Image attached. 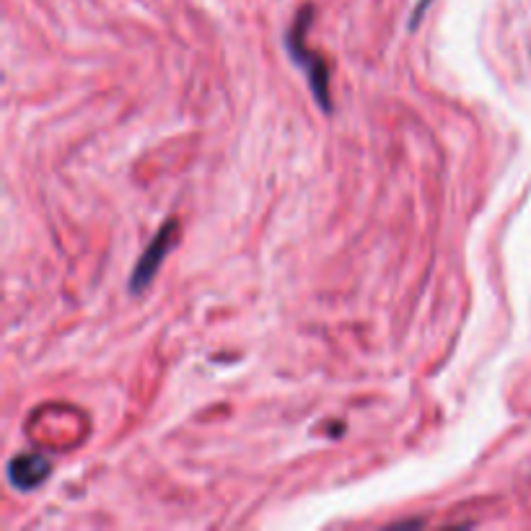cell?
Returning a JSON list of instances; mask_svg holds the SVG:
<instances>
[{"instance_id":"obj_2","label":"cell","mask_w":531,"mask_h":531,"mask_svg":"<svg viewBox=\"0 0 531 531\" xmlns=\"http://www.w3.org/2000/svg\"><path fill=\"white\" fill-rule=\"evenodd\" d=\"M177 234H179V223L171 218V221H166L164 226L159 228V234L153 236V241L146 247V252L140 254L138 262H135L133 267V275H130V283H127V288H130L133 296H140V293L146 291L148 285L153 283V278L159 275L161 265L166 262L169 252L177 247Z\"/></svg>"},{"instance_id":"obj_1","label":"cell","mask_w":531,"mask_h":531,"mask_svg":"<svg viewBox=\"0 0 531 531\" xmlns=\"http://www.w3.org/2000/svg\"><path fill=\"white\" fill-rule=\"evenodd\" d=\"M311 19H314L311 8H304V11L298 13L296 24L285 34V50H288L291 63L306 73V81H309V89L311 94H314V99H317L319 109H322V112H332L327 65H324V60L317 52L306 45V26H309Z\"/></svg>"},{"instance_id":"obj_4","label":"cell","mask_w":531,"mask_h":531,"mask_svg":"<svg viewBox=\"0 0 531 531\" xmlns=\"http://www.w3.org/2000/svg\"><path fill=\"white\" fill-rule=\"evenodd\" d=\"M428 6H430V0H418V6H415V11H412V19H410L412 32H415V29L420 26V19H423V13Z\"/></svg>"},{"instance_id":"obj_3","label":"cell","mask_w":531,"mask_h":531,"mask_svg":"<svg viewBox=\"0 0 531 531\" xmlns=\"http://www.w3.org/2000/svg\"><path fill=\"white\" fill-rule=\"evenodd\" d=\"M50 472H52L50 459L37 454V451L13 456L6 467L8 482H11L16 490H21V493H32V490H37V487L50 477Z\"/></svg>"}]
</instances>
